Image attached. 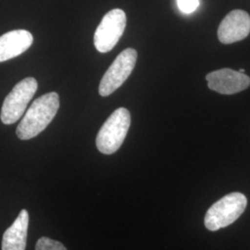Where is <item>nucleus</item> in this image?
Listing matches in <instances>:
<instances>
[{
	"label": "nucleus",
	"instance_id": "nucleus-10",
	"mask_svg": "<svg viewBox=\"0 0 250 250\" xmlns=\"http://www.w3.org/2000/svg\"><path fill=\"white\" fill-rule=\"evenodd\" d=\"M29 224V214L26 209H22L3 234L2 250H25L27 232Z\"/></svg>",
	"mask_w": 250,
	"mask_h": 250
},
{
	"label": "nucleus",
	"instance_id": "nucleus-6",
	"mask_svg": "<svg viewBox=\"0 0 250 250\" xmlns=\"http://www.w3.org/2000/svg\"><path fill=\"white\" fill-rule=\"evenodd\" d=\"M126 26V14L120 9L108 11L102 19L94 36V45L98 51H110L124 35Z\"/></svg>",
	"mask_w": 250,
	"mask_h": 250
},
{
	"label": "nucleus",
	"instance_id": "nucleus-8",
	"mask_svg": "<svg viewBox=\"0 0 250 250\" xmlns=\"http://www.w3.org/2000/svg\"><path fill=\"white\" fill-rule=\"evenodd\" d=\"M250 34V14L241 9L232 10L223 20L218 29L220 42L226 45L241 41Z\"/></svg>",
	"mask_w": 250,
	"mask_h": 250
},
{
	"label": "nucleus",
	"instance_id": "nucleus-9",
	"mask_svg": "<svg viewBox=\"0 0 250 250\" xmlns=\"http://www.w3.org/2000/svg\"><path fill=\"white\" fill-rule=\"evenodd\" d=\"M33 42L34 37L26 30H14L0 36V62L25 52Z\"/></svg>",
	"mask_w": 250,
	"mask_h": 250
},
{
	"label": "nucleus",
	"instance_id": "nucleus-4",
	"mask_svg": "<svg viewBox=\"0 0 250 250\" xmlns=\"http://www.w3.org/2000/svg\"><path fill=\"white\" fill-rule=\"evenodd\" d=\"M38 87L37 81L27 77L18 83L10 91L1 108L0 118L4 125L15 124L26 110Z\"/></svg>",
	"mask_w": 250,
	"mask_h": 250
},
{
	"label": "nucleus",
	"instance_id": "nucleus-13",
	"mask_svg": "<svg viewBox=\"0 0 250 250\" xmlns=\"http://www.w3.org/2000/svg\"><path fill=\"white\" fill-rule=\"evenodd\" d=\"M239 72H241V73H244V72H245V70H244V69H240V70H239Z\"/></svg>",
	"mask_w": 250,
	"mask_h": 250
},
{
	"label": "nucleus",
	"instance_id": "nucleus-1",
	"mask_svg": "<svg viewBox=\"0 0 250 250\" xmlns=\"http://www.w3.org/2000/svg\"><path fill=\"white\" fill-rule=\"evenodd\" d=\"M60 107V98L55 92L47 93L34 101L17 127L21 140H29L42 133L52 122Z\"/></svg>",
	"mask_w": 250,
	"mask_h": 250
},
{
	"label": "nucleus",
	"instance_id": "nucleus-3",
	"mask_svg": "<svg viewBox=\"0 0 250 250\" xmlns=\"http://www.w3.org/2000/svg\"><path fill=\"white\" fill-rule=\"evenodd\" d=\"M248 200L238 192L222 197L211 206L205 216V226L209 231H217L234 223L245 211Z\"/></svg>",
	"mask_w": 250,
	"mask_h": 250
},
{
	"label": "nucleus",
	"instance_id": "nucleus-5",
	"mask_svg": "<svg viewBox=\"0 0 250 250\" xmlns=\"http://www.w3.org/2000/svg\"><path fill=\"white\" fill-rule=\"evenodd\" d=\"M136 60L137 51L134 48H126L119 54L100 82V96L107 97L122 86L133 72Z\"/></svg>",
	"mask_w": 250,
	"mask_h": 250
},
{
	"label": "nucleus",
	"instance_id": "nucleus-7",
	"mask_svg": "<svg viewBox=\"0 0 250 250\" xmlns=\"http://www.w3.org/2000/svg\"><path fill=\"white\" fill-rule=\"evenodd\" d=\"M209 89L222 95H233L249 88L250 78L245 73L231 69H222L209 72L206 76Z\"/></svg>",
	"mask_w": 250,
	"mask_h": 250
},
{
	"label": "nucleus",
	"instance_id": "nucleus-2",
	"mask_svg": "<svg viewBox=\"0 0 250 250\" xmlns=\"http://www.w3.org/2000/svg\"><path fill=\"white\" fill-rule=\"evenodd\" d=\"M131 125V115L128 109L120 107L116 109L100 128L96 144L99 151L111 155L124 143Z\"/></svg>",
	"mask_w": 250,
	"mask_h": 250
},
{
	"label": "nucleus",
	"instance_id": "nucleus-12",
	"mask_svg": "<svg viewBox=\"0 0 250 250\" xmlns=\"http://www.w3.org/2000/svg\"><path fill=\"white\" fill-rule=\"evenodd\" d=\"M180 10L184 13H192L199 7V0H177Z\"/></svg>",
	"mask_w": 250,
	"mask_h": 250
},
{
	"label": "nucleus",
	"instance_id": "nucleus-11",
	"mask_svg": "<svg viewBox=\"0 0 250 250\" xmlns=\"http://www.w3.org/2000/svg\"><path fill=\"white\" fill-rule=\"evenodd\" d=\"M36 250H67L61 242L48 237H41L36 243Z\"/></svg>",
	"mask_w": 250,
	"mask_h": 250
}]
</instances>
